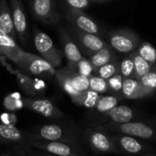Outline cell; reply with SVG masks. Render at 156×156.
I'll return each instance as SVG.
<instances>
[{"mask_svg":"<svg viewBox=\"0 0 156 156\" xmlns=\"http://www.w3.org/2000/svg\"><path fill=\"white\" fill-rule=\"evenodd\" d=\"M102 127L111 133H120L136 137L147 143H156V122L132 121L126 123H101L96 125Z\"/></svg>","mask_w":156,"mask_h":156,"instance_id":"obj_1","label":"cell"},{"mask_svg":"<svg viewBox=\"0 0 156 156\" xmlns=\"http://www.w3.org/2000/svg\"><path fill=\"white\" fill-rule=\"evenodd\" d=\"M24 144L42 150L53 156H86L78 143L27 139Z\"/></svg>","mask_w":156,"mask_h":156,"instance_id":"obj_2","label":"cell"},{"mask_svg":"<svg viewBox=\"0 0 156 156\" xmlns=\"http://www.w3.org/2000/svg\"><path fill=\"white\" fill-rule=\"evenodd\" d=\"M84 139L90 149L97 154H120L111 133L102 127L94 126L86 129Z\"/></svg>","mask_w":156,"mask_h":156,"instance_id":"obj_3","label":"cell"},{"mask_svg":"<svg viewBox=\"0 0 156 156\" xmlns=\"http://www.w3.org/2000/svg\"><path fill=\"white\" fill-rule=\"evenodd\" d=\"M27 139L41 141H63L77 142V135L73 129L57 123H50L38 126L31 133H26Z\"/></svg>","mask_w":156,"mask_h":156,"instance_id":"obj_4","label":"cell"},{"mask_svg":"<svg viewBox=\"0 0 156 156\" xmlns=\"http://www.w3.org/2000/svg\"><path fill=\"white\" fill-rule=\"evenodd\" d=\"M21 72L35 77L51 78L55 75L56 69L43 58L25 51L20 64L17 66Z\"/></svg>","mask_w":156,"mask_h":156,"instance_id":"obj_5","label":"cell"},{"mask_svg":"<svg viewBox=\"0 0 156 156\" xmlns=\"http://www.w3.org/2000/svg\"><path fill=\"white\" fill-rule=\"evenodd\" d=\"M33 42L41 58L50 62L55 69L61 66L63 55L49 35L35 28L33 32Z\"/></svg>","mask_w":156,"mask_h":156,"instance_id":"obj_6","label":"cell"},{"mask_svg":"<svg viewBox=\"0 0 156 156\" xmlns=\"http://www.w3.org/2000/svg\"><path fill=\"white\" fill-rule=\"evenodd\" d=\"M140 44L141 39L138 35L130 29L115 30L108 35V45L120 53L131 54L136 51Z\"/></svg>","mask_w":156,"mask_h":156,"instance_id":"obj_7","label":"cell"},{"mask_svg":"<svg viewBox=\"0 0 156 156\" xmlns=\"http://www.w3.org/2000/svg\"><path fill=\"white\" fill-rule=\"evenodd\" d=\"M111 134L120 151V154L139 156L145 154H150L154 150V147L147 142L140 140L136 137L120 133Z\"/></svg>","mask_w":156,"mask_h":156,"instance_id":"obj_8","label":"cell"},{"mask_svg":"<svg viewBox=\"0 0 156 156\" xmlns=\"http://www.w3.org/2000/svg\"><path fill=\"white\" fill-rule=\"evenodd\" d=\"M30 7L33 16L42 23L55 25L61 18L55 0H31Z\"/></svg>","mask_w":156,"mask_h":156,"instance_id":"obj_9","label":"cell"},{"mask_svg":"<svg viewBox=\"0 0 156 156\" xmlns=\"http://www.w3.org/2000/svg\"><path fill=\"white\" fill-rule=\"evenodd\" d=\"M23 108L34 112L45 118L61 119L64 116L63 112L51 101L40 98H22Z\"/></svg>","mask_w":156,"mask_h":156,"instance_id":"obj_10","label":"cell"},{"mask_svg":"<svg viewBox=\"0 0 156 156\" xmlns=\"http://www.w3.org/2000/svg\"><path fill=\"white\" fill-rule=\"evenodd\" d=\"M70 31L72 36L75 37L78 45L82 48L84 52H86L88 56L102 49L103 48L108 45L97 34L85 32L74 27H72L70 28Z\"/></svg>","mask_w":156,"mask_h":156,"instance_id":"obj_11","label":"cell"},{"mask_svg":"<svg viewBox=\"0 0 156 156\" xmlns=\"http://www.w3.org/2000/svg\"><path fill=\"white\" fill-rule=\"evenodd\" d=\"M10 9L17 37L21 43L26 44L28 39V21L21 0H10Z\"/></svg>","mask_w":156,"mask_h":156,"instance_id":"obj_12","label":"cell"},{"mask_svg":"<svg viewBox=\"0 0 156 156\" xmlns=\"http://www.w3.org/2000/svg\"><path fill=\"white\" fill-rule=\"evenodd\" d=\"M103 116H104L103 120L105 121L103 123L109 122V123L120 124V123H126L135 121L136 119L140 118L142 114L130 106L117 105L109 112L105 113Z\"/></svg>","mask_w":156,"mask_h":156,"instance_id":"obj_13","label":"cell"},{"mask_svg":"<svg viewBox=\"0 0 156 156\" xmlns=\"http://www.w3.org/2000/svg\"><path fill=\"white\" fill-rule=\"evenodd\" d=\"M25 50H23L17 40L10 37L9 35L0 31V54L3 55L6 58L13 61L17 66L21 62Z\"/></svg>","mask_w":156,"mask_h":156,"instance_id":"obj_14","label":"cell"},{"mask_svg":"<svg viewBox=\"0 0 156 156\" xmlns=\"http://www.w3.org/2000/svg\"><path fill=\"white\" fill-rule=\"evenodd\" d=\"M66 17L73 27L83 30L85 32L97 34L100 33V28L96 21H94L89 16L84 13L82 10L69 9L66 13Z\"/></svg>","mask_w":156,"mask_h":156,"instance_id":"obj_15","label":"cell"},{"mask_svg":"<svg viewBox=\"0 0 156 156\" xmlns=\"http://www.w3.org/2000/svg\"><path fill=\"white\" fill-rule=\"evenodd\" d=\"M154 91L144 88L137 79L124 78L122 82L121 96L123 99L139 100L152 96Z\"/></svg>","mask_w":156,"mask_h":156,"instance_id":"obj_16","label":"cell"},{"mask_svg":"<svg viewBox=\"0 0 156 156\" xmlns=\"http://www.w3.org/2000/svg\"><path fill=\"white\" fill-rule=\"evenodd\" d=\"M60 40L62 43L63 54L68 60L67 66H74L84 58L78 45L64 28H61Z\"/></svg>","mask_w":156,"mask_h":156,"instance_id":"obj_17","label":"cell"},{"mask_svg":"<svg viewBox=\"0 0 156 156\" xmlns=\"http://www.w3.org/2000/svg\"><path fill=\"white\" fill-rule=\"evenodd\" d=\"M15 75L20 89L28 95L36 96L45 89V83L41 80L33 79L21 71H16Z\"/></svg>","mask_w":156,"mask_h":156,"instance_id":"obj_18","label":"cell"},{"mask_svg":"<svg viewBox=\"0 0 156 156\" xmlns=\"http://www.w3.org/2000/svg\"><path fill=\"white\" fill-rule=\"evenodd\" d=\"M26 140V134L15 125L0 122V144H24Z\"/></svg>","mask_w":156,"mask_h":156,"instance_id":"obj_19","label":"cell"},{"mask_svg":"<svg viewBox=\"0 0 156 156\" xmlns=\"http://www.w3.org/2000/svg\"><path fill=\"white\" fill-rule=\"evenodd\" d=\"M0 31L9 35L17 39V33L15 30L11 9L6 0H0Z\"/></svg>","mask_w":156,"mask_h":156,"instance_id":"obj_20","label":"cell"},{"mask_svg":"<svg viewBox=\"0 0 156 156\" xmlns=\"http://www.w3.org/2000/svg\"><path fill=\"white\" fill-rule=\"evenodd\" d=\"M55 78H56V80L57 82L59 83V85L61 86V88L64 90L65 93H67L72 101H74L77 96L80 94L79 91H77L73 84H72V81H71V79H70V75H69V70L66 68H63V69H56V72H55Z\"/></svg>","mask_w":156,"mask_h":156,"instance_id":"obj_21","label":"cell"},{"mask_svg":"<svg viewBox=\"0 0 156 156\" xmlns=\"http://www.w3.org/2000/svg\"><path fill=\"white\" fill-rule=\"evenodd\" d=\"M115 59H117V58H116L114 49L109 45H108L107 47L103 48L102 49L89 56V61L91 62L94 68V70Z\"/></svg>","mask_w":156,"mask_h":156,"instance_id":"obj_22","label":"cell"},{"mask_svg":"<svg viewBox=\"0 0 156 156\" xmlns=\"http://www.w3.org/2000/svg\"><path fill=\"white\" fill-rule=\"evenodd\" d=\"M121 100H123V97L120 95H116V94L100 96L94 109L97 111V112L104 115L105 113L109 112L111 109L116 107Z\"/></svg>","mask_w":156,"mask_h":156,"instance_id":"obj_23","label":"cell"},{"mask_svg":"<svg viewBox=\"0 0 156 156\" xmlns=\"http://www.w3.org/2000/svg\"><path fill=\"white\" fill-rule=\"evenodd\" d=\"M133 63H134V79L139 80L154 69H155L154 65L150 64L148 61H146L144 58H143L136 51L130 54Z\"/></svg>","mask_w":156,"mask_h":156,"instance_id":"obj_24","label":"cell"},{"mask_svg":"<svg viewBox=\"0 0 156 156\" xmlns=\"http://www.w3.org/2000/svg\"><path fill=\"white\" fill-rule=\"evenodd\" d=\"M100 96L101 95L99 93L91 90H87L86 91L80 92V94L73 102L77 106H84L87 109H94Z\"/></svg>","mask_w":156,"mask_h":156,"instance_id":"obj_25","label":"cell"},{"mask_svg":"<svg viewBox=\"0 0 156 156\" xmlns=\"http://www.w3.org/2000/svg\"><path fill=\"white\" fill-rule=\"evenodd\" d=\"M67 69L69 70V75H70L72 84L77 91L83 92V91L89 90V78L88 77L79 74L72 68L67 67Z\"/></svg>","mask_w":156,"mask_h":156,"instance_id":"obj_26","label":"cell"},{"mask_svg":"<svg viewBox=\"0 0 156 156\" xmlns=\"http://www.w3.org/2000/svg\"><path fill=\"white\" fill-rule=\"evenodd\" d=\"M136 52L150 64L156 67V49L149 42H141L136 49Z\"/></svg>","mask_w":156,"mask_h":156,"instance_id":"obj_27","label":"cell"},{"mask_svg":"<svg viewBox=\"0 0 156 156\" xmlns=\"http://www.w3.org/2000/svg\"><path fill=\"white\" fill-rule=\"evenodd\" d=\"M94 73L104 79V80H108L110 77L120 73V68H119V60L115 59L113 61H110L99 68H97V69L94 70Z\"/></svg>","mask_w":156,"mask_h":156,"instance_id":"obj_28","label":"cell"},{"mask_svg":"<svg viewBox=\"0 0 156 156\" xmlns=\"http://www.w3.org/2000/svg\"><path fill=\"white\" fill-rule=\"evenodd\" d=\"M4 107L10 112H14L15 111L20 110L23 108V101L20 93L13 92L7 95L3 101Z\"/></svg>","mask_w":156,"mask_h":156,"instance_id":"obj_29","label":"cell"},{"mask_svg":"<svg viewBox=\"0 0 156 156\" xmlns=\"http://www.w3.org/2000/svg\"><path fill=\"white\" fill-rule=\"evenodd\" d=\"M89 90H94L99 94H104L109 91L107 80H104L94 74L89 77Z\"/></svg>","mask_w":156,"mask_h":156,"instance_id":"obj_30","label":"cell"},{"mask_svg":"<svg viewBox=\"0 0 156 156\" xmlns=\"http://www.w3.org/2000/svg\"><path fill=\"white\" fill-rule=\"evenodd\" d=\"M120 74L123 78H133L134 79V63L129 54V56L124 57L120 61H119Z\"/></svg>","mask_w":156,"mask_h":156,"instance_id":"obj_31","label":"cell"},{"mask_svg":"<svg viewBox=\"0 0 156 156\" xmlns=\"http://www.w3.org/2000/svg\"><path fill=\"white\" fill-rule=\"evenodd\" d=\"M67 67L74 69L79 74H81L83 76H86V77H88V78L94 74V68H93L91 62L89 61V59L85 58L80 59L75 65L67 66Z\"/></svg>","mask_w":156,"mask_h":156,"instance_id":"obj_32","label":"cell"},{"mask_svg":"<svg viewBox=\"0 0 156 156\" xmlns=\"http://www.w3.org/2000/svg\"><path fill=\"white\" fill-rule=\"evenodd\" d=\"M140 83L146 88L147 90H153L155 92L156 90V68L143 76L139 79Z\"/></svg>","mask_w":156,"mask_h":156,"instance_id":"obj_33","label":"cell"},{"mask_svg":"<svg viewBox=\"0 0 156 156\" xmlns=\"http://www.w3.org/2000/svg\"><path fill=\"white\" fill-rule=\"evenodd\" d=\"M123 77L121 74L118 73L109 79L107 80L108 89L110 91L114 92L116 95H120L121 96V89H122V82H123Z\"/></svg>","mask_w":156,"mask_h":156,"instance_id":"obj_34","label":"cell"},{"mask_svg":"<svg viewBox=\"0 0 156 156\" xmlns=\"http://www.w3.org/2000/svg\"><path fill=\"white\" fill-rule=\"evenodd\" d=\"M65 3L68 5L70 9L74 10H84L88 7L90 5V0H64Z\"/></svg>","mask_w":156,"mask_h":156,"instance_id":"obj_35","label":"cell"},{"mask_svg":"<svg viewBox=\"0 0 156 156\" xmlns=\"http://www.w3.org/2000/svg\"><path fill=\"white\" fill-rule=\"evenodd\" d=\"M0 120H1V122H3V123L15 125L17 118L16 114L13 112H5L0 116Z\"/></svg>","mask_w":156,"mask_h":156,"instance_id":"obj_36","label":"cell"},{"mask_svg":"<svg viewBox=\"0 0 156 156\" xmlns=\"http://www.w3.org/2000/svg\"><path fill=\"white\" fill-rule=\"evenodd\" d=\"M5 60H6V58L3 55L0 54V63H3L4 64L5 63Z\"/></svg>","mask_w":156,"mask_h":156,"instance_id":"obj_37","label":"cell"},{"mask_svg":"<svg viewBox=\"0 0 156 156\" xmlns=\"http://www.w3.org/2000/svg\"><path fill=\"white\" fill-rule=\"evenodd\" d=\"M139 156H156V155H154V154H142V155H139Z\"/></svg>","mask_w":156,"mask_h":156,"instance_id":"obj_38","label":"cell"},{"mask_svg":"<svg viewBox=\"0 0 156 156\" xmlns=\"http://www.w3.org/2000/svg\"><path fill=\"white\" fill-rule=\"evenodd\" d=\"M1 156H13V155H11V154H2Z\"/></svg>","mask_w":156,"mask_h":156,"instance_id":"obj_39","label":"cell"},{"mask_svg":"<svg viewBox=\"0 0 156 156\" xmlns=\"http://www.w3.org/2000/svg\"><path fill=\"white\" fill-rule=\"evenodd\" d=\"M90 1H97V2H103V1H108V0H90Z\"/></svg>","mask_w":156,"mask_h":156,"instance_id":"obj_40","label":"cell"},{"mask_svg":"<svg viewBox=\"0 0 156 156\" xmlns=\"http://www.w3.org/2000/svg\"><path fill=\"white\" fill-rule=\"evenodd\" d=\"M39 156H52V155H51V154H41V155H39Z\"/></svg>","mask_w":156,"mask_h":156,"instance_id":"obj_41","label":"cell"}]
</instances>
